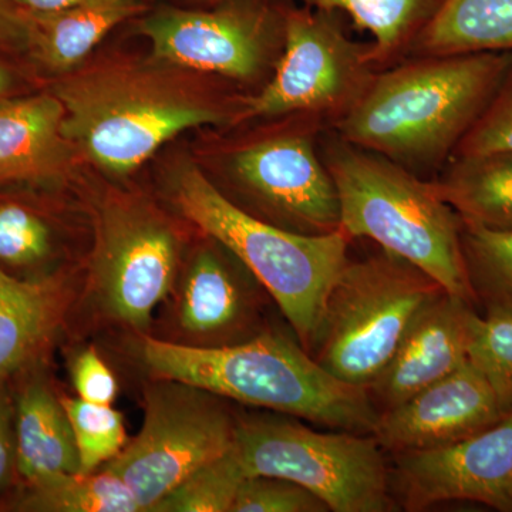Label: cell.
Wrapping results in <instances>:
<instances>
[{"mask_svg":"<svg viewBox=\"0 0 512 512\" xmlns=\"http://www.w3.org/2000/svg\"><path fill=\"white\" fill-rule=\"evenodd\" d=\"M512 52L410 56L377 70L332 130L430 180L487 109Z\"/></svg>","mask_w":512,"mask_h":512,"instance_id":"obj_1","label":"cell"},{"mask_svg":"<svg viewBox=\"0 0 512 512\" xmlns=\"http://www.w3.org/2000/svg\"><path fill=\"white\" fill-rule=\"evenodd\" d=\"M157 62H109L74 70L56 83L62 133L104 173L127 177L190 128L232 126L238 113Z\"/></svg>","mask_w":512,"mask_h":512,"instance_id":"obj_2","label":"cell"},{"mask_svg":"<svg viewBox=\"0 0 512 512\" xmlns=\"http://www.w3.org/2000/svg\"><path fill=\"white\" fill-rule=\"evenodd\" d=\"M141 359L153 377L326 429L372 434L380 416L367 387L336 379L298 340L272 330L222 348H194L147 336Z\"/></svg>","mask_w":512,"mask_h":512,"instance_id":"obj_3","label":"cell"},{"mask_svg":"<svg viewBox=\"0 0 512 512\" xmlns=\"http://www.w3.org/2000/svg\"><path fill=\"white\" fill-rule=\"evenodd\" d=\"M329 130L319 138V151L338 192L348 237L372 239L383 251L426 272L448 293L476 303L461 249L463 220L441 197L436 181Z\"/></svg>","mask_w":512,"mask_h":512,"instance_id":"obj_4","label":"cell"},{"mask_svg":"<svg viewBox=\"0 0 512 512\" xmlns=\"http://www.w3.org/2000/svg\"><path fill=\"white\" fill-rule=\"evenodd\" d=\"M170 185L175 207L251 271L309 350L330 286L348 264V234L301 235L276 227L235 204L191 161L177 165Z\"/></svg>","mask_w":512,"mask_h":512,"instance_id":"obj_5","label":"cell"},{"mask_svg":"<svg viewBox=\"0 0 512 512\" xmlns=\"http://www.w3.org/2000/svg\"><path fill=\"white\" fill-rule=\"evenodd\" d=\"M443 291L426 272L383 249L349 259L323 302L309 355L336 379L369 387L414 316Z\"/></svg>","mask_w":512,"mask_h":512,"instance_id":"obj_6","label":"cell"},{"mask_svg":"<svg viewBox=\"0 0 512 512\" xmlns=\"http://www.w3.org/2000/svg\"><path fill=\"white\" fill-rule=\"evenodd\" d=\"M235 450L247 477L293 481L332 512L397 510L390 468L373 434L318 431L284 417H237Z\"/></svg>","mask_w":512,"mask_h":512,"instance_id":"obj_7","label":"cell"},{"mask_svg":"<svg viewBox=\"0 0 512 512\" xmlns=\"http://www.w3.org/2000/svg\"><path fill=\"white\" fill-rule=\"evenodd\" d=\"M376 72L370 43L350 39L338 13L286 6L284 42L271 79L238 100L234 124L303 116L330 128L355 106Z\"/></svg>","mask_w":512,"mask_h":512,"instance_id":"obj_8","label":"cell"},{"mask_svg":"<svg viewBox=\"0 0 512 512\" xmlns=\"http://www.w3.org/2000/svg\"><path fill=\"white\" fill-rule=\"evenodd\" d=\"M141 429L101 470L121 478L141 512H153L195 470L231 450L237 417L224 400L177 380L153 377Z\"/></svg>","mask_w":512,"mask_h":512,"instance_id":"obj_9","label":"cell"},{"mask_svg":"<svg viewBox=\"0 0 512 512\" xmlns=\"http://www.w3.org/2000/svg\"><path fill=\"white\" fill-rule=\"evenodd\" d=\"M181 248L177 228L153 202L107 195L97 211L90 275L104 313L131 329L150 328L177 282Z\"/></svg>","mask_w":512,"mask_h":512,"instance_id":"obj_10","label":"cell"},{"mask_svg":"<svg viewBox=\"0 0 512 512\" xmlns=\"http://www.w3.org/2000/svg\"><path fill=\"white\" fill-rule=\"evenodd\" d=\"M286 6L225 0L212 8L163 5L138 20L154 62L252 83L274 67L284 42Z\"/></svg>","mask_w":512,"mask_h":512,"instance_id":"obj_11","label":"cell"},{"mask_svg":"<svg viewBox=\"0 0 512 512\" xmlns=\"http://www.w3.org/2000/svg\"><path fill=\"white\" fill-rule=\"evenodd\" d=\"M323 121L299 117L288 130L232 150L228 170L239 191L261 211L258 218L301 235L342 229L338 192L323 163Z\"/></svg>","mask_w":512,"mask_h":512,"instance_id":"obj_12","label":"cell"},{"mask_svg":"<svg viewBox=\"0 0 512 512\" xmlns=\"http://www.w3.org/2000/svg\"><path fill=\"white\" fill-rule=\"evenodd\" d=\"M390 476L406 511L473 501L512 512V412L457 443L394 454Z\"/></svg>","mask_w":512,"mask_h":512,"instance_id":"obj_13","label":"cell"},{"mask_svg":"<svg viewBox=\"0 0 512 512\" xmlns=\"http://www.w3.org/2000/svg\"><path fill=\"white\" fill-rule=\"evenodd\" d=\"M208 242L195 249L175 282L174 323L181 335L175 343L237 345L264 332L262 301L268 292L231 252L214 239Z\"/></svg>","mask_w":512,"mask_h":512,"instance_id":"obj_14","label":"cell"},{"mask_svg":"<svg viewBox=\"0 0 512 512\" xmlns=\"http://www.w3.org/2000/svg\"><path fill=\"white\" fill-rule=\"evenodd\" d=\"M505 414L490 384L467 362L406 402L380 413L372 434L384 453L394 456L457 443Z\"/></svg>","mask_w":512,"mask_h":512,"instance_id":"obj_15","label":"cell"},{"mask_svg":"<svg viewBox=\"0 0 512 512\" xmlns=\"http://www.w3.org/2000/svg\"><path fill=\"white\" fill-rule=\"evenodd\" d=\"M478 316L476 303L453 293L443 291L431 298L414 316L389 363L367 387L379 413L466 365Z\"/></svg>","mask_w":512,"mask_h":512,"instance_id":"obj_16","label":"cell"},{"mask_svg":"<svg viewBox=\"0 0 512 512\" xmlns=\"http://www.w3.org/2000/svg\"><path fill=\"white\" fill-rule=\"evenodd\" d=\"M63 104L55 94L0 103V185L55 184L69 174L74 148L62 133Z\"/></svg>","mask_w":512,"mask_h":512,"instance_id":"obj_17","label":"cell"},{"mask_svg":"<svg viewBox=\"0 0 512 512\" xmlns=\"http://www.w3.org/2000/svg\"><path fill=\"white\" fill-rule=\"evenodd\" d=\"M73 295L66 276L18 279L0 269V383L45 352Z\"/></svg>","mask_w":512,"mask_h":512,"instance_id":"obj_18","label":"cell"},{"mask_svg":"<svg viewBox=\"0 0 512 512\" xmlns=\"http://www.w3.org/2000/svg\"><path fill=\"white\" fill-rule=\"evenodd\" d=\"M150 9V0H83L56 12L23 13L25 49L43 69L62 77L77 70L111 30Z\"/></svg>","mask_w":512,"mask_h":512,"instance_id":"obj_19","label":"cell"},{"mask_svg":"<svg viewBox=\"0 0 512 512\" xmlns=\"http://www.w3.org/2000/svg\"><path fill=\"white\" fill-rule=\"evenodd\" d=\"M15 427L18 474L25 484L80 473L72 424L45 377H29L15 394Z\"/></svg>","mask_w":512,"mask_h":512,"instance_id":"obj_20","label":"cell"},{"mask_svg":"<svg viewBox=\"0 0 512 512\" xmlns=\"http://www.w3.org/2000/svg\"><path fill=\"white\" fill-rule=\"evenodd\" d=\"M434 181L464 221L512 229V150L451 157Z\"/></svg>","mask_w":512,"mask_h":512,"instance_id":"obj_21","label":"cell"},{"mask_svg":"<svg viewBox=\"0 0 512 512\" xmlns=\"http://www.w3.org/2000/svg\"><path fill=\"white\" fill-rule=\"evenodd\" d=\"M512 52V0H441L409 56Z\"/></svg>","mask_w":512,"mask_h":512,"instance_id":"obj_22","label":"cell"},{"mask_svg":"<svg viewBox=\"0 0 512 512\" xmlns=\"http://www.w3.org/2000/svg\"><path fill=\"white\" fill-rule=\"evenodd\" d=\"M308 8L349 16L372 36L376 69L392 66L409 53L414 40L440 8L441 0H298Z\"/></svg>","mask_w":512,"mask_h":512,"instance_id":"obj_23","label":"cell"},{"mask_svg":"<svg viewBox=\"0 0 512 512\" xmlns=\"http://www.w3.org/2000/svg\"><path fill=\"white\" fill-rule=\"evenodd\" d=\"M13 510L28 512H141L130 488L116 474H60L26 484Z\"/></svg>","mask_w":512,"mask_h":512,"instance_id":"obj_24","label":"cell"},{"mask_svg":"<svg viewBox=\"0 0 512 512\" xmlns=\"http://www.w3.org/2000/svg\"><path fill=\"white\" fill-rule=\"evenodd\" d=\"M461 249L476 305L485 313H512V229L463 220Z\"/></svg>","mask_w":512,"mask_h":512,"instance_id":"obj_25","label":"cell"},{"mask_svg":"<svg viewBox=\"0 0 512 512\" xmlns=\"http://www.w3.org/2000/svg\"><path fill=\"white\" fill-rule=\"evenodd\" d=\"M245 478L234 444L227 453L185 478L153 512H231Z\"/></svg>","mask_w":512,"mask_h":512,"instance_id":"obj_26","label":"cell"},{"mask_svg":"<svg viewBox=\"0 0 512 512\" xmlns=\"http://www.w3.org/2000/svg\"><path fill=\"white\" fill-rule=\"evenodd\" d=\"M79 454L80 473H93L119 456L127 444L123 414L113 406L62 397Z\"/></svg>","mask_w":512,"mask_h":512,"instance_id":"obj_27","label":"cell"},{"mask_svg":"<svg viewBox=\"0 0 512 512\" xmlns=\"http://www.w3.org/2000/svg\"><path fill=\"white\" fill-rule=\"evenodd\" d=\"M468 362L483 375L505 413L512 412V313L478 316Z\"/></svg>","mask_w":512,"mask_h":512,"instance_id":"obj_28","label":"cell"},{"mask_svg":"<svg viewBox=\"0 0 512 512\" xmlns=\"http://www.w3.org/2000/svg\"><path fill=\"white\" fill-rule=\"evenodd\" d=\"M52 235L45 221L18 204L0 205V262L33 266L45 261Z\"/></svg>","mask_w":512,"mask_h":512,"instance_id":"obj_29","label":"cell"},{"mask_svg":"<svg viewBox=\"0 0 512 512\" xmlns=\"http://www.w3.org/2000/svg\"><path fill=\"white\" fill-rule=\"evenodd\" d=\"M319 497L302 485L271 476H248L231 512H329Z\"/></svg>","mask_w":512,"mask_h":512,"instance_id":"obj_30","label":"cell"},{"mask_svg":"<svg viewBox=\"0 0 512 512\" xmlns=\"http://www.w3.org/2000/svg\"><path fill=\"white\" fill-rule=\"evenodd\" d=\"M498 150H512V62L487 109L453 157Z\"/></svg>","mask_w":512,"mask_h":512,"instance_id":"obj_31","label":"cell"},{"mask_svg":"<svg viewBox=\"0 0 512 512\" xmlns=\"http://www.w3.org/2000/svg\"><path fill=\"white\" fill-rule=\"evenodd\" d=\"M70 375L80 399L113 406L117 396V380L96 349H84L74 357Z\"/></svg>","mask_w":512,"mask_h":512,"instance_id":"obj_32","label":"cell"},{"mask_svg":"<svg viewBox=\"0 0 512 512\" xmlns=\"http://www.w3.org/2000/svg\"><path fill=\"white\" fill-rule=\"evenodd\" d=\"M18 474V444H16L15 394L8 380L0 383V495L12 487Z\"/></svg>","mask_w":512,"mask_h":512,"instance_id":"obj_33","label":"cell"},{"mask_svg":"<svg viewBox=\"0 0 512 512\" xmlns=\"http://www.w3.org/2000/svg\"><path fill=\"white\" fill-rule=\"evenodd\" d=\"M0 46H26L25 15L12 0H0Z\"/></svg>","mask_w":512,"mask_h":512,"instance_id":"obj_34","label":"cell"},{"mask_svg":"<svg viewBox=\"0 0 512 512\" xmlns=\"http://www.w3.org/2000/svg\"><path fill=\"white\" fill-rule=\"evenodd\" d=\"M12 2L20 12L30 15V13L56 12V10L77 5L83 0H12Z\"/></svg>","mask_w":512,"mask_h":512,"instance_id":"obj_35","label":"cell"},{"mask_svg":"<svg viewBox=\"0 0 512 512\" xmlns=\"http://www.w3.org/2000/svg\"><path fill=\"white\" fill-rule=\"evenodd\" d=\"M16 83L13 73L10 72L8 67L0 63V103L2 101L12 99L13 90H15Z\"/></svg>","mask_w":512,"mask_h":512,"instance_id":"obj_36","label":"cell"},{"mask_svg":"<svg viewBox=\"0 0 512 512\" xmlns=\"http://www.w3.org/2000/svg\"><path fill=\"white\" fill-rule=\"evenodd\" d=\"M175 2H178L177 6H183V8L204 9L220 5L225 0H175Z\"/></svg>","mask_w":512,"mask_h":512,"instance_id":"obj_37","label":"cell"}]
</instances>
